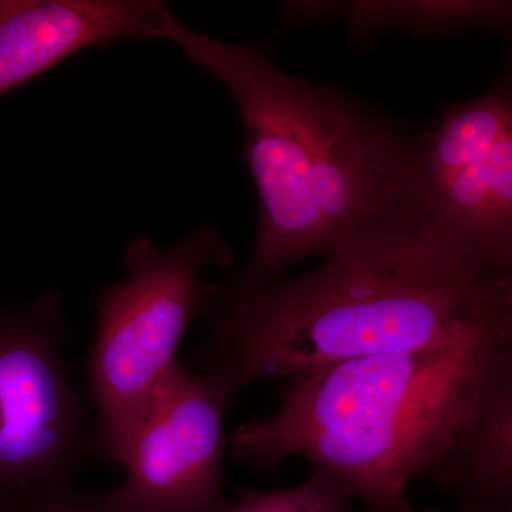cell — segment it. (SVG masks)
<instances>
[{
  "label": "cell",
  "instance_id": "cell-1",
  "mask_svg": "<svg viewBox=\"0 0 512 512\" xmlns=\"http://www.w3.org/2000/svg\"><path fill=\"white\" fill-rule=\"evenodd\" d=\"M281 394L274 416L228 440L255 473L303 458L363 512L410 507L414 480L458 512H512V338L360 357L293 377Z\"/></svg>",
  "mask_w": 512,
  "mask_h": 512
},
{
  "label": "cell",
  "instance_id": "cell-2",
  "mask_svg": "<svg viewBox=\"0 0 512 512\" xmlns=\"http://www.w3.org/2000/svg\"><path fill=\"white\" fill-rule=\"evenodd\" d=\"M163 40L220 79L237 103L259 211L239 278L272 282L309 256L421 237L419 130L343 90L284 72L266 46L221 42L174 15Z\"/></svg>",
  "mask_w": 512,
  "mask_h": 512
},
{
  "label": "cell",
  "instance_id": "cell-3",
  "mask_svg": "<svg viewBox=\"0 0 512 512\" xmlns=\"http://www.w3.org/2000/svg\"><path fill=\"white\" fill-rule=\"evenodd\" d=\"M201 375L231 399L360 357L512 338V278L474 272L426 237L329 256L298 278L202 286Z\"/></svg>",
  "mask_w": 512,
  "mask_h": 512
},
{
  "label": "cell",
  "instance_id": "cell-4",
  "mask_svg": "<svg viewBox=\"0 0 512 512\" xmlns=\"http://www.w3.org/2000/svg\"><path fill=\"white\" fill-rule=\"evenodd\" d=\"M123 262L126 278L97 296L87 369L97 412L93 451L116 464L177 365L185 332L200 318L202 272L228 269L234 254L217 228L202 225L167 249L138 235Z\"/></svg>",
  "mask_w": 512,
  "mask_h": 512
},
{
  "label": "cell",
  "instance_id": "cell-5",
  "mask_svg": "<svg viewBox=\"0 0 512 512\" xmlns=\"http://www.w3.org/2000/svg\"><path fill=\"white\" fill-rule=\"evenodd\" d=\"M67 338L62 292L0 313V505L35 488L73 487L93 450Z\"/></svg>",
  "mask_w": 512,
  "mask_h": 512
},
{
  "label": "cell",
  "instance_id": "cell-6",
  "mask_svg": "<svg viewBox=\"0 0 512 512\" xmlns=\"http://www.w3.org/2000/svg\"><path fill=\"white\" fill-rule=\"evenodd\" d=\"M224 390L177 363L121 458L123 483L109 491L127 512H224Z\"/></svg>",
  "mask_w": 512,
  "mask_h": 512
},
{
  "label": "cell",
  "instance_id": "cell-7",
  "mask_svg": "<svg viewBox=\"0 0 512 512\" xmlns=\"http://www.w3.org/2000/svg\"><path fill=\"white\" fill-rule=\"evenodd\" d=\"M156 0H0V97L63 60L119 40H163Z\"/></svg>",
  "mask_w": 512,
  "mask_h": 512
},
{
  "label": "cell",
  "instance_id": "cell-8",
  "mask_svg": "<svg viewBox=\"0 0 512 512\" xmlns=\"http://www.w3.org/2000/svg\"><path fill=\"white\" fill-rule=\"evenodd\" d=\"M421 237L488 278H512V133L485 156L419 188Z\"/></svg>",
  "mask_w": 512,
  "mask_h": 512
},
{
  "label": "cell",
  "instance_id": "cell-9",
  "mask_svg": "<svg viewBox=\"0 0 512 512\" xmlns=\"http://www.w3.org/2000/svg\"><path fill=\"white\" fill-rule=\"evenodd\" d=\"M288 22L345 19L355 39H370L386 30L402 29L416 36H439L464 30L507 32L511 2H348L289 3Z\"/></svg>",
  "mask_w": 512,
  "mask_h": 512
},
{
  "label": "cell",
  "instance_id": "cell-10",
  "mask_svg": "<svg viewBox=\"0 0 512 512\" xmlns=\"http://www.w3.org/2000/svg\"><path fill=\"white\" fill-rule=\"evenodd\" d=\"M510 133L512 83L508 70L483 96L448 107L436 128L420 131L417 195L421 185L485 156Z\"/></svg>",
  "mask_w": 512,
  "mask_h": 512
},
{
  "label": "cell",
  "instance_id": "cell-11",
  "mask_svg": "<svg viewBox=\"0 0 512 512\" xmlns=\"http://www.w3.org/2000/svg\"><path fill=\"white\" fill-rule=\"evenodd\" d=\"M352 495L336 478L323 473L284 490H239L224 512H356Z\"/></svg>",
  "mask_w": 512,
  "mask_h": 512
},
{
  "label": "cell",
  "instance_id": "cell-12",
  "mask_svg": "<svg viewBox=\"0 0 512 512\" xmlns=\"http://www.w3.org/2000/svg\"><path fill=\"white\" fill-rule=\"evenodd\" d=\"M0 512H127L111 500L109 491L35 488L0 505Z\"/></svg>",
  "mask_w": 512,
  "mask_h": 512
},
{
  "label": "cell",
  "instance_id": "cell-13",
  "mask_svg": "<svg viewBox=\"0 0 512 512\" xmlns=\"http://www.w3.org/2000/svg\"><path fill=\"white\" fill-rule=\"evenodd\" d=\"M400 512H417V511L414 510L412 505H410V507L404 508V510H402ZM421 512H437V511H434V510H424V511H421Z\"/></svg>",
  "mask_w": 512,
  "mask_h": 512
}]
</instances>
